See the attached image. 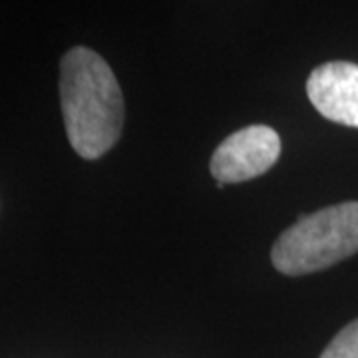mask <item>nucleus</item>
<instances>
[{"instance_id":"4","label":"nucleus","mask_w":358,"mask_h":358,"mask_svg":"<svg viewBox=\"0 0 358 358\" xmlns=\"http://www.w3.org/2000/svg\"><path fill=\"white\" fill-rule=\"evenodd\" d=\"M307 96L327 120L358 128V64L327 62L310 72Z\"/></svg>"},{"instance_id":"3","label":"nucleus","mask_w":358,"mask_h":358,"mask_svg":"<svg viewBox=\"0 0 358 358\" xmlns=\"http://www.w3.org/2000/svg\"><path fill=\"white\" fill-rule=\"evenodd\" d=\"M281 155L279 134L268 126H247L221 141L211 157V176L217 183H239L259 178Z\"/></svg>"},{"instance_id":"2","label":"nucleus","mask_w":358,"mask_h":358,"mask_svg":"<svg viewBox=\"0 0 358 358\" xmlns=\"http://www.w3.org/2000/svg\"><path fill=\"white\" fill-rule=\"evenodd\" d=\"M358 251V201L303 215L275 241L271 261L282 275H308L341 263Z\"/></svg>"},{"instance_id":"5","label":"nucleus","mask_w":358,"mask_h":358,"mask_svg":"<svg viewBox=\"0 0 358 358\" xmlns=\"http://www.w3.org/2000/svg\"><path fill=\"white\" fill-rule=\"evenodd\" d=\"M320 358H358V319L334 336Z\"/></svg>"},{"instance_id":"1","label":"nucleus","mask_w":358,"mask_h":358,"mask_svg":"<svg viewBox=\"0 0 358 358\" xmlns=\"http://www.w3.org/2000/svg\"><path fill=\"white\" fill-rule=\"evenodd\" d=\"M60 106L70 145L80 157L98 159L120 140L124 96L98 52L76 46L62 56Z\"/></svg>"}]
</instances>
